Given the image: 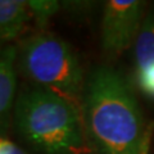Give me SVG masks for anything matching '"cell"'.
<instances>
[{
    "instance_id": "obj_1",
    "label": "cell",
    "mask_w": 154,
    "mask_h": 154,
    "mask_svg": "<svg viewBox=\"0 0 154 154\" xmlns=\"http://www.w3.org/2000/svg\"><path fill=\"white\" fill-rule=\"evenodd\" d=\"M82 118L100 154H141L145 132L137 100L127 81L110 67L90 75L82 94Z\"/></svg>"
},
{
    "instance_id": "obj_2",
    "label": "cell",
    "mask_w": 154,
    "mask_h": 154,
    "mask_svg": "<svg viewBox=\"0 0 154 154\" xmlns=\"http://www.w3.org/2000/svg\"><path fill=\"white\" fill-rule=\"evenodd\" d=\"M13 119L23 139L46 154H81L85 148L73 102L53 91L25 89L17 96Z\"/></svg>"
},
{
    "instance_id": "obj_3",
    "label": "cell",
    "mask_w": 154,
    "mask_h": 154,
    "mask_svg": "<svg viewBox=\"0 0 154 154\" xmlns=\"http://www.w3.org/2000/svg\"><path fill=\"white\" fill-rule=\"evenodd\" d=\"M21 67L37 88L53 91L72 102L84 88V72L79 58L64 40L38 33L21 45Z\"/></svg>"
},
{
    "instance_id": "obj_4",
    "label": "cell",
    "mask_w": 154,
    "mask_h": 154,
    "mask_svg": "<svg viewBox=\"0 0 154 154\" xmlns=\"http://www.w3.org/2000/svg\"><path fill=\"white\" fill-rule=\"evenodd\" d=\"M145 3L139 0H109L102 19V45L107 54L116 55L136 38L144 21Z\"/></svg>"
},
{
    "instance_id": "obj_5",
    "label": "cell",
    "mask_w": 154,
    "mask_h": 154,
    "mask_svg": "<svg viewBox=\"0 0 154 154\" xmlns=\"http://www.w3.org/2000/svg\"><path fill=\"white\" fill-rule=\"evenodd\" d=\"M17 50L13 45L0 46V136L11 127L17 102Z\"/></svg>"
},
{
    "instance_id": "obj_6",
    "label": "cell",
    "mask_w": 154,
    "mask_h": 154,
    "mask_svg": "<svg viewBox=\"0 0 154 154\" xmlns=\"http://www.w3.org/2000/svg\"><path fill=\"white\" fill-rule=\"evenodd\" d=\"M30 16L28 2L0 0V45L21 35Z\"/></svg>"
},
{
    "instance_id": "obj_7",
    "label": "cell",
    "mask_w": 154,
    "mask_h": 154,
    "mask_svg": "<svg viewBox=\"0 0 154 154\" xmlns=\"http://www.w3.org/2000/svg\"><path fill=\"white\" fill-rule=\"evenodd\" d=\"M135 59L137 71L154 64V9L149 11L135 41Z\"/></svg>"
},
{
    "instance_id": "obj_8",
    "label": "cell",
    "mask_w": 154,
    "mask_h": 154,
    "mask_svg": "<svg viewBox=\"0 0 154 154\" xmlns=\"http://www.w3.org/2000/svg\"><path fill=\"white\" fill-rule=\"evenodd\" d=\"M60 7V3L57 0H28L31 16L35 17L40 27H45Z\"/></svg>"
},
{
    "instance_id": "obj_9",
    "label": "cell",
    "mask_w": 154,
    "mask_h": 154,
    "mask_svg": "<svg viewBox=\"0 0 154 154\" xmlns=\"http://www.w3.org/2000/svg\"><path fill=\"white\" fill-rule=\"evenodd\" d=\"M137 84L148 96L154 98V64L137 71Z\"/></svg>"
},
{
    "instance_id": "obj_10",
    "label": "cell",
    "mask_w": 154,
    "mask_h": 154,
    "mask_svg": "<svg viewBox=\"0 0 154 154\" xmlns=\"http://www.w3.org/2000/svg\"><path fill=\"white\" fill-rule=\"evenodd\" d=\"M0 154H28V153L17 146L14 143L7 140L4 136H0Z\"/></svg>"
}]
</instances>
